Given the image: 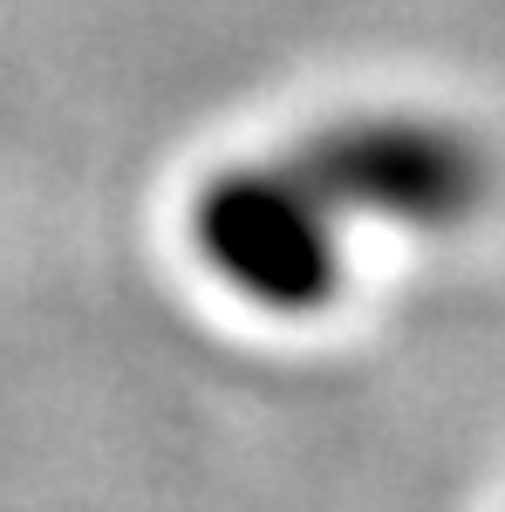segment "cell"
<instances>
[{
    "label": "cell",
    "instance_id": "obj_1",
    "mask_svg": "<svg viewBox=\"0 0 505 512\" xmlns=\"http://www.w3.org/2000/svg\"><path fill=\"white\" fill-rule=\"evenodd\" d=\"M192 246L267 315H314L342 287V212L294 164L212 171L192 192Z\"/></svg>",
    "mask_w": 505,
    "mask_h": 512
},
{
    "label": "cell",
    "instance_id": "obj_2",
    "mask_svg": "<svg viewBox=\"0 0 505 512\" xmlns=\"http://www.w3.org/2000/svg\"><path fill=\"white\" fill-rule=\"evenodd\" d=\"M335 212L389 219V226H458L485 205L492 164L458 123L417 117V110H355V117L314 123L287 151Z\"/></svg>",
    "mask_w": 505,
    "mask_h": 512
}]
</instances>
